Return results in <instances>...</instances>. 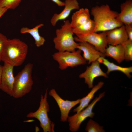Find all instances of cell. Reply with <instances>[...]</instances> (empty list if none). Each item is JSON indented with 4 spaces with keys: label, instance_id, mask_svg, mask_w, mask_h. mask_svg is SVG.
I'll list each match as a JSON object with an SVG mask.
<instances>
[{
    "label": "cell",
    "instance_id": "4",
    "mask_svg": "<svg viewBox=\"0 0 132 132\" xmlns=\"http://www.w3.org/2000/svg\"><path fill=\"white\" fill-rule=\"evenodd\" d=\"M33 64L29 63L14 77L12 97L17 99L23 97L31 90L33 84L32 74Z\"/></svg>",
    "mask_w": 132,
    "mask_h": 132
},
{
    "label": "cell",
    "instance_id": "5",
    "mask_svg": "<svg viewBox=\"0 0 132 132\" xmlns=\"http://www.w3.org/2000/svg\"><path fill=\"white\" fill-rule=\"evenodd\" d=\"M47 93L46 89L44 97L42 93L41 94L38 109L34 112H30L28 114L26 117L34 118L38 120L44 132H55V124L51 120L48 114L49 108L47 101Z\"/></svg>",
    "mask_w": 132,
    "mask_h": 132
},
{
    "label": "cell",
    "instance_id": "27",
    "mask_svg": "<svg viewBox=\"0 0 132 132\" xmlns=\"http://www.w3.org/2000/svg\"><path fill=\"white\" fill-rule=\"evenodd\" d=\"M9 9L7 7L0 8V19Z\"/></svg>",
    "mask_w": 132,
    "mask_h": 132
},
{
    "label": "cell",
    "instance_id": "14",
    "mask_svg": "<svg viewBox=\"0 0 132 132\" xmlns=\"http://www.w3.org/2000/svg\"><path fill=\"white\" fill-rule=\"evenodd\" d=\"M64 2V8L59 13H55L52 17L50 22L53 26H55L59 20H65L68 17L71 11L73 10L79 9L78 2L77 0H66Z\"/></svg>",
    "mask_w": 132,
    "mask_h": 132
},
{
    "label": "cell",
    "instance_id": "9",
    "mask_svg": "<svg viewBox=\"0 0 132 132\" xmlns=\"http://www.w3.org/2000/svg\"><path fill=\"white\" fill-rule=\"evenodd\" d=\"M49 94L53 97L58 105L61 112V121L62 122L66 121L70 110L73 107L79 103L80 99L73 101L64 100L58 94L54 89L50 90Z\"/></svg>",
    "mask_w": 132,
    "mask_h": 132
},
{
    "label": "cell",
    "instance_id": "28",
    "mask_svg": "<svg viewBox=\"0 0 132 132\" xmlns=\"http://www.w3.org/2000/svg\"><path fill=\"white\" fill-rule=\"evenodd\" d=\"M52 1L56 3L59 6H64V2H63L60 0H51Z\"/></svg>",
    "mask_w": 132,
    "mask_h": 132
},
{
    "label": "cell",
    "instance_id": "13",
    "mask_svg": "<svg viewBox=\"0 0 132 132\" xmlns=\"http://www.w3.org/2000/svg\"><path fill=\"white\" fill-rule=\"evenodd\" d=\"M77 48L83 52V57L89 64L101 57H105L104 53L97 50L94 46L86 42H79Z\"/></svg>",
    "mask_w": 132,
    "mask_h": 132
},
{
    "label": "cell",
    "instance_id": "10",
    "mask_svg": "<svg viewBox=\"0 0 132 132\" xmlns=\"http://www.w3.org/2000/svg\"><path fill=\"white\" fill-rule=\"evenodd\" d=\"M100 76L105 78L108 77L107 74L101 68L100 63L97 60L92 62L90 65L87 67L86 70L79 76L80 78L84 79L85 83L88 85L90 88L93 87V82L95 78Z\"/></svg>",
    "mask_w": 132,
    "mask_h": 132
},
{
    "label": "cell",
    "instance_id": "3",
    "mask_svg": "<svg viewBox=\"0 0 132 132\" xmlns=\"http://www.w3.org/2000/svg\"><path fill=\"white\" fill-rule=\"evenodd\" d=\"M55 33L53 42L55 48L58 52H73L77 48L79 44L74 39L73 28L69 20L64 21L61 28L56 29Z\"/></svg>",
    "mask_w": 132,
    "mask_h": 132
},
{
    "label": "cell",
    "instance_id": "7",
    "mask_svg": "<svg viewBox=\"0 0 132 132\" xmlns=\"http://www.w3.org/2000/svg\"><path fill=\"white\" fill-rule=\"evenodd\" d=\"M105 92L100 93L96 97L91 103L80 112L71 116L68 117L67 119L69 123V130L72 132H76L79 130L82 123L87 118H92L95 113L93 109L98 102L104 96Z\"/></svg>",
    "mask_w": 132,
    "mask_h": 132
},
{
    "label": "cell",
    "instance_id": "26",
    "mask_svg": "<svg viewBox=\"0 0 132 132\" xmlns=\"http://www.w3.org/2000/svg\"><path fill=\"white\" fill-rule=\"evenodd\" d=\"M124 25L128 39L132 41V25Z\"/></svg>",
    "mask_w": 132,
    "mask_h": 132
},
{
    "label": "cell",
    "instance_id": "11",
    "mask_svg": "<svg viewBox=\"0 0 132 132\" xmlns=\"http://www.w3.org/2000/svg\"><path fill=\"white\" fill-rule=\"evenodd\" d=\"M13 66L4 63L3 66L0 90L11 96H12L14 77Z\"/></svg>",
    "mask_w": 132,
    "mask_h": 132
},
{
    "label": "cell",
    "instance_id": "23",
    "mask_svg": "<svg viewBox=\"0 0 132 132\" xmlns=\"http://www.w3.org/2000/svg\"><path fill=\"white\" fill-rule=\"evenodd\" d=\"M124 52L125 60L127 61L132 60V41L129 39L122 44Z\"/></svg>",
    "mask_w": 132,
    "mask_h": 132
},
{
    "label": "cell",
    "instance_id": "17",
    "mask_svg": "<svg viewBox=\"0 0 132 132\" xmlns=\"http://www.w3.org/2000/svg\"><path fill=\"white\" fill-rule=\"evenodd\" d=\"M104 54L105 56L112 58L119 63L125 60L124 49L122 44L116 45H109Z\"/></svg>",
    "mask_w": 132,
    "mask_h": 132
},
{
    "label": "cell",
    "instance_id": "15",
    "mask_svg": "<svg viewBox=\"0 0 132 132\" xmlns=\"http://www.w3.org/2000/svg\"><path fill=\"white\" fill-rule=\"evenodd\" d=\"M121 12L117 19L124 25H132V1L128 0L120 5Z\"/></svg>",
    "mask_w": 132,
    "mask_h": 132
},
{
    "label": "cell",
    "instance_id": "6",
    "mask_svg": "<svg viewBox=\"0 0 132 132\" xmlns=\"http://www.w3.org/2000/svg\"><path fill=\"white\" fill-rule=\"evenodd\" d=\"M82 51L78 49L73 52H58L52 55L53 59L59 64L61 70L65 69L68 67H73L86 63V61L81 55Z\"/></svg>",
    "mask_w": 132,
    "mask_h": 132
},
{
    "label": "cell",
    "instance_id": "25",
    "mask_svg": "<svg viewBox=\"0 0 132 132\" xmlns=\"http://www.w3.org/2000/svg\"><path fill=\"white\" fill-rule=\"evenodd\" d=\"M7 39L5 36L0 32V62L1 61V55L4 44Z\"/></svg>",
    "mask_w": 132,
    "mask_h": 132
},
{
    "label": "cell",
    "instance_id": "24",
    "mask_svg": "<svg viewBox=\"0 0 132 132\" xmlns=\"http://www.w3.org/2000/svg\"><path fill=\"white\" fill-rule=\"evenodd\" d=\"M22 0H0V8L8 7L14 9L19 5Z\"/></svg>",
    "mask_w": 132,
    "mask_h": 132
},
{
    "label": "cell",
    "instance_id": "19",
    "mask_svg": "<svg viewBox=\"0 0 132 132\" xmlns=\"http://www.w3.org/2000/svg\"><path fill=\"white\" fill-rule=\"evenodd\" d=\"M104 84L103 82L100 81L93 86L92 90L86 96L80 99L79 105L73 110V112L78 113L87 107L93 98L95 93L103 87Z\"/></svg>",
    "mask_w": 132,
    "mask_h": 132
},
{
    "label": "cell",
    "instance_id": "1",
    "mask_svg": "<svg viewBox=\"0 0 132 132\" xmlns=\"http://www.w3.org/2000/svg\"><path fill=\"white\" fill-rule=\"evenodd\" d=\"M91 14L95 24L94 32H106L124 25L117 19L118 13L111 10L107 4L93 7Z\"/></svg>",
    "mask_w": 132,
    "mask_h": 132
},
{
    "label": "cell",
    "instance_id": "29",
    "mask_svg": "<svg viewBox=\"0 0 132 132\" xmlns=\"http://www.w3.org/2000/svg\"><path fill=\"white\" fill-rule=\"evenodd\" d=\"M3 69V66L0 65V90L1 76Z\"/></svg>",
    "mask_w": 132,
    "mask_h": 132
},
{
    "label": "cell",
    "instance_id": "8",
    "mask_svg": "<svg viewBox=\"0 0 132 132\" xmlns=\"http://www.w3.org/2000/svg\"><path fill=\"white\" fill-rule=\"evenodd\" d=\"M74 38L75 41L86 42L90 43L97 50L104 54L108 44L106 32L99 34L93 32L84 36H76Z\"/></svg>",
    "mask_w": 132,
    "mask_h": 132
},
{
    "label": "cell",
    "instance_id": "22",
    "mask_svg": "<svg viewBox=\"0 0 132 132\" xmlns=\"http://www.w3.org/2000/svg\"><path fill=\"white\" fill-rule=\"evenodd\" d=\"M88 132H104L103 127L100 126L93 120L90 119L87 123L85 129Z\"/></svg>",
    "mask_w": 132,
    "mask_h": 132
},
{
    "label": "cell",
    "instance_id": "18",
    "mask_svg": "<svg viewBox=\"0 0 132 132\" xmlns=\"http://www.w3.org/2000/svg\"><path fill=\"white\" fill-rule=\"evenodd\" d=\"M103 57H101L97 60L100 63H102L106 66L107 71L106 73L109 74L111 72L114 71H119L121 72L129 78L132 76L130 73L132 72V67H123L116 65L113 62L109 61Z\"/></svg>",
    "mask_w": 132,
    "mask_h": 132
},
{
    "label": "cell",
    "instance_id": "2",
    "mask_svg": "<svg viewBox=\"0 0 132 132\" xmlns=\"http://www.w3.org/2000/svg\"><path fill=\"white\" fill-rule=\"evenodd\" d=\"M28 50L27 44L19 39H8L4 46L1 61L14 67L19 66L25 61Z\"/></svg>",
    "mask_w": 132,
    "mask_h": 132
},
{
    "label": "cell",
    "instance_id": "16",
    "mask_svg": "<svg viewBox=\"0 0 132 132\" xmlns=\"http://www.w3.org/2000/svg\"><path fill=\"white\" fill-rule=\"evenodd\" d=\"M91 19L88 9L80 8L73 14L70 25L72 28H75L85 24Z\"/></svg>",
    "mask_w": 132,
    "mask_h": 132
},
{
    "label": "cell",
    "instance_id": "12",
    "mask_svg": "<svg viewBox=\"0 0 132 132\" xmlns=\"http://www.w3.org/2000/svg\"><path fill=\"white\" fill-rule=\"evenodd\" d=\"M108 44L116 45L122 44L128 39L124 25L106 32Z\"/></svg>",
    "mask_w": 132,
    "mask_h": 132
},
{
    "label": "cell",
    "instance_id": "21",
    "mask_svg": "<svg viewBox=\"0 0 132 132\" xmlns=\"http://www.w3.org/2000/svg\"><path fill=\"white\" fill-rule=\"evenodd\" d=\"M95 24L91 19L85 24L80 26L73 28V31L77 36H84L94 32Z\"/></svg>",
    "mask_w": 132,
    "mask_h": 132
},
{
    "label": "cell",
    "instance_id": "20",
    "mask_svg": "<svg viewBox=\"0 0 132 132\" xmlns=\"http://www.w3.org/2000/svg\"><path fill=\"white\" fill-rule=\"evenodd\" d=\"M44 25L43 24L41 23L32 29L23 27L21 29L20 33L21 34L28 33L30 34L34 39L36 46L39 47L43 45L45 41V38L40 35L39 32V28Z\"/></svg>",
    "mask_w": 132,
    "mask_h": 132
}]
</instances>
